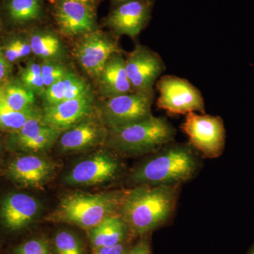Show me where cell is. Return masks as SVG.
<instances>
[{"instance_id": "27", "label": "cell", "mask_w": 254, "mask_h": 254, "mask_svg": "<svg viewBox=\"0 0 254 254\" xmlns=\"http://www.w3.org/2000/svg\"><path fill=\"white\" fill-rule=\"evenodd\" d=\"M56 254H82L83 250L79 240L73 234L68 231H61L54 239Z\"/></svg>"}, {"instance_id": "39", "label": "cell", "mask_w": 254, "mask_h": 254, "mask_svg": "<svg viewBox=\"0 0 254 254\" xmlns=\"http://www.w3.org/2000/svg\"><path fill=\"white\" fill-rule=\"evenodd\" d=\"M250 254H254V248L253 250H252V252H251Z\"/></svg>"}, {"instance_id": "2", "label": "cell", "mask_w": 254, "mask_h": 254, "mask_svg": "<svg viewBox=\"0 0 254 254\" xmlns=\"http://www.w3.org/2000/svg\"><path fill=\"white\" fill-rule=\"evenodd\" d=\"M190 145H167L136 167L129 180L136 186H180L193 178L198 161Z\"/></svg>"}, {"instance_id": "17", "label": "cell", "mask_w": 254, "mask_h": 254, "mask_svg": "<svg viewBox=\"0 0 254 254\" xmlns=\"http://www.w3.org/2000/svg\"><path fill=\"white\" fill-rule=\"evenodd\" d=\"M108 136V130L93 122L86 121L63 133L60 137L59 145L64 151H79L99 143Z\"/></svg>"}, {"instance_id": "12", "label": "cell", "mask_w": 254, "mask_h": 254, "mask_svg": "<svg viewBox=\"0 0 254 254\" xmlns=\"http://www.w3.org/2000/svg\"><path fill=\"white\" fill-rule=\"evenodd\" d=\"M120 168V164L115 157L100 152L76 164L65 177V182L76 186L99 185L115 180Z\"/></svg>"}, {"instance_id": "15", "label": "cell", "mask_w": 254, "mask_h": 254, "mask_svg": "<svg viewBox=\"0 0 254 254\" xmlns=\"http://www.w3.org/2000/svg\"><path fill=\"white\" fill-rule=\"evenodd\" d=\"M54 170L53 164L34 155H21L13 160L6 168L10 179L23 187L38 188Z\"/></svg>"}, {"instance_id": "31", "label": "cell", "mask_w": 254, "mask_h": 254, "mask_svg": "<svg viewBox=\"0 0 254 254\" xmlns=\"http://www.w3.org/2000/svg\"><path fill=\"white\" fill-rule=\"evenodd\" d=\"M11 64L5 58L2 47L0 46V84L7 83L11 73Z\"/></svg>"}, {"instance_id": "18", "label": "cell", "mask_w": 254, "mask_h": 254, "mask_svg": "<svg viewBox=\"0 0 254 254\" xmlns=\"http://www.w3.org/2000/svg\"><path fill=\"white\" fill-rule=\"evenodd\" d=\"M2 11L11 24L25 26L40 21L45 14L44 0H4Z\"/></svg>"}, {"instance_id": "32", "label": "cell", "mask_w": 254, "mask_h": 254, "mask_svg": "<svg viewBox=\"0 0 254 254\" xmlns=\"http://www.w3.org/2000/svg\"><path fill=\"white\" fill-rule=\"evenodd\" d=\"M3 52L6 59L9 63L12 64L16 63L18 60H21L19 53L16 46H15L14 41H9L4 47H2Z\"/></svg>"}, {"instance_id": "28", "label": "cell", "mask_w": 254, "mask_h": 254, "mask_svg": "<svg viewBox=\"0 0 254 254\" xmlns=\"http://www.w3.org/2000/svg\"><path fill=\"white\" fill-rule=\"evenodd\" d=\"M41 70L46 88L62 79L68 71L67 68L56 60H46L41 64Z\"/></svg>"}, {"instance_id": "25", "label": "cell", "mask_w": 254, "mask_h": 254, "mask_svg": "<svg viewBox=\"0 0 254 254\" xmlns=\"http://www.w3.org/2000/svg\"><path fill=\"white\" fill-rule=\"evenodd\" d=\"M62 131L53 127H47L44 131L29 141L25 142L18 148L26 151H41L50 148L61 134Z\"/></svg>"}, {"instance_id": "24", "label": "cell", "mask_w": 254, "mask_h": 254, "mask_svg": "<svg viewBox=\"0 0 254 254\" xmlns=\"http://www.w3.org/2000/svg\"><path fill=\"white\" fill-rule=\"evenodd\" d=\"M48 127L43 122L42 115L28 120L22 128L11 133L10 141L14 146L18 147L25 142L29 141L37 135L44 131Z\"/></svg>"}, {"instance_id": "23", "label": "cell", "mask_w": 254, "mask_h": 254, "mask_svg": "<svg viewBox=\"0 0 254 254\" xmlns=\"http://www.w3.org/2000/svg\"><path fill=\"white\" fill-rule=\"evenodd\" d=\"M20 81L36 95H43L46 91L41 64L34 62H30L21 69Z\"/></svg>"}, {"instance_id": "14", "label": "cell", "mask_w": 254, "mask_h": 254, "mask_svg": "<svg viewBox=\"0 0 254 254\" xmlns=\"http://www.w3.org/2000/svg\"><path fill=\"white\" fill-rule=\"evenodd\" d=\"M41 209V203L34 197L26 193H10L0 203V218L8 229L21 230L36 219Z\"/></svg>"}, {"instance_id": "19", "label": "cell", "mask_w": 254, "mask_h": 254, "mask_svg": "<svg viewBox=\"0 0 254 254\" xmlns=\"http://www.w3.org/2000/svg\"><path fill=\"white\" fill-rule=\"evenodd\" d=\"M128 227L119 214L105 219L101 223L93 227L90 232V239L93 250L113 247L123 242Z\"/></svg>"}, {"instance_id": "4", "label": "cell", "mask_w": 254, "mask_h": 254, "mask_svg": "<svg viewBox=\"0 0 254 254\" xmlns=\"http://www.w3.org/2000/svg\"><path fill=\"white\" fill-rule=\"evenodd\" d=\"M175 136L176 129L167 119L152 115L126 126L108 128L106 139L122 154L138 155L155 153L170 144Z\"/></svg>"}, {"instance_id": "33", "label": "cell", "mask_w": 254, "mask_h": 254, "mask_svg": "<svg viewBox=\"0 0 254 254\" xmlns=\"http://www.w3.org/2000/svg\"><path fill=\"white\" fill-rule=\"evenodd\" d=\"M13 41H14L15 46L17 48L21 59L26 58L32 53L31 47L29 42L23 41L21 39H14L13 40Z\"/></svg>"}, {"instance_id": "29", "label": "cell", "mask_w": 254, "mask_h": 254, "mask_svg": "<svg viewBox=\"0 0 254 254\" xmlns=\"http://www.w3.org/2000/svg\"><path fill=\"white\" fill-rule=\"evenodd\" d=\"M65 85L64 77L48 87L43 93L46 107L58 104L64 99Z\"/></svg>"}, {"instance_id": "7", "label": "cell", "mask_w": 254, "mask_h": 254, "mask_svg": "<svg viewBox=\"0 0 254 254\" xmlns=\"http://www.w3.org/2000/svg\"><path fill=\"white\" fill-rule=\"evenodd\" d=\"M154 92H131L107 98L100 109L103 125L108 128L126 126L153 115Z\"/></svg>"}, {"instance_id": "22", "label": "cell", "mask_w": 254, "mask_h": 254, "mask_svg": "<svg viewBox=\"0 0 254 254\" xmlns=\"http://www.w3.org/2000/svg\"><path fill=\"white\" fill-rule=\"evenodd\" d=\"M41 115L42 112L36 108L18 111L10 108L5 104L3 100L0 102V128L11 131V133L22 128L28 120Z\"/></svg>"}, {"instance_id": "36", "label": "cell", "mask_w": 254, "mask_h": 254, "mask_svg": "<svg viewBox=\"0 0 254 254\" xmlns=\"http://www.w3.org/2000/svg\"><path fill=\"white\" fill-rule=\"evenodd\" d=\"M69 1H78V2L84 3V4L91 5V6H95V5L98 4L99 0H69Z\"/></svg>"}, {"instance_id": "8", "label": "cell", "mask_w": 254, "mask_h": 254, "mask_svg": "<svg viewBox=\"0 0 254 254\" xmlns=\"http://www.w3.org/2000/svg\"><path fill=\"white\" fill-rule=\"evenodd\" d=\"M154 4L155 0H129L113 6L105 26L117 36L136 38L149 23Z\"/></svg>"}, {"instance_id": "30", "label": "cell", "mask_w": 254, "mask_h": 254, "mask_svg": "<svg viewBox=\"0 0 254 254\" xmlns=\"http://www.w3.org/2000/svg\"><path fill=\"white\" fill-rule=\"evenodd\" d=\"M16 254H51L46 241L41 239L28 240L19 246Z\"/></svg>"}, {"instance_id": "5", "label": "cell", "mask_w": 254, "mask_h": 254, "mask_svg": "<svg viewBox=\"0 0 254 254\" xmlns=\"http://www.w3.org/2000/svg\"><path fill=\"white\" fill-rule=\"evenodd\" d=\"M159 93L157 106L171 115L205 114L203 95L188 80L174 75L161 76L155 83Z\"/></svg>"}, {"instance_id": "26", "label": "cell", "mask_w": 254, "mask_h": 254, "mask_svg": "<svg viewBox=\"0 0 254 254\" xmlns=\"http://www.w3.org/2000/svg\"><path fill=\"white\" fill-rule=\"evenodd\" d=\"M64 81L65 85L64 101L75 99L91 93L88 83L75 73L68 71L64 76Z\"/></svg>"}, {"instance_id": "40", "label": "cell", "mask_w": 254, "mask_h": 254, "mask_svg": "<svg viewBox=\"0 0 254 254\" xmlns=\"http://www.w3.org/2000/svg\"><path fill=\"white\" fill-rule=\"evenodd\" d=\"M0 25H1V18H0Z\"/></svg>"}, {"instance_id": "9", "label": "cell", "mask_w": 254, "mask_h": 254, "mask_svg": "<svg viewBox=\"0 0 254 254\" xmlns=\"http://www.w3.org/2000/svg\"><path fill=\"white\" fill-rule=\"evenodd\" d=\"M125 64L133 92H154L153 86L165 69L158 53L148 47L137 45L125 59Z\"/></svg>"}, {"instance_id": "35", "label": "cell", "mask_w": 254, "mask_h": 254, "mask_svg": "<svg viewBox=\"0 0 254 254\" xmlns=\"http://www.w3.org/2000/svg\"><path fill=\"white\" fill-rule=\"evenodd\" d=\"M125 254H151L150 246L145 241L138 242L131 250H127Z\"/></svg>"}, {"instance_id": "34", "label": "cell", "mask_w": 254, "mask_h": 254, "mask_svg": "<svg viewBox=\"0 0 254 254\" xmlns=\"http://www.w3.org/2000/svg\"><path fill=\"white\" fill-rule=\"evenodd\" d=\"M127 251L126 246L122 242L113 247H103L97 251L95 254H125Z\"/></svg>"}, {"instance_id": "6", "label": "cell", "mask_w": 254, "mask_h": 254, "mask_svg": "<svg viewBox=\"0 0 254 254\" xmlns=\"http://www.w3.org/2000/svg\"><path fill=\"white\" fill-rule=\"evenodd\" d=\"M190 139V145L205 158H217L225 145V128L218 116L190 113L182 125Z\"/></svg>"}, {"instance_id": "11", "label": "cell", "mask_w": 254, "mask_h": 254, "mask_svg": "<svg viewBox=\"0 0 254 254\" xmlns=\"http://www.w3.org/2000/svg\"><path fill=\"white\" fill-rule=\"evenodd\" d=\"M53 14L60 33L83 36L97 27L95 6L69 0H53Z\"/></svg>"}, {"instance_id": "37", "label": "cell", "mask_w": 254, "mask_h": 254, "mask_svg": "<svg viewBox=\"0 0 254 254\" xmlns=\"http://www.w3.org/2000/svg\"><path fill=\"white\" fill-rule=\"evenodd\" d=\"M111 1L112 6H118V5L122 4V3L126 2L127 1H129V0H110Z\"/></svg>"}, {"instance_id": "21", "label": "cell", "mask_w": 254, "mask_h": 254, "mask_svg": "<svg viewBox=\"0 0 254 254\" xmlns=\"http://www.w3.org/2000/svg\"><path fill=\"white\" fill-rule=\"evenodd\" d=\"M32 53L46 60H56L62 54V43L52 32L36 31L30 37Z\"/></svg>"}, {"instance_id": "10", "label": "cell", "mask_w": 254, "mask_h": 254, "mask_svg": "<svg viewBox=\"0 0 254 254\" xmlns=\"http://www.w3.org/2000/svg\"><path fill=\"white\" fill-rule=\"evenodd\" d=\"M82 38L75 49L78 63L88 75L99 78L108 60L121 50L112 37L98 30Z\"/></svg>"}, {"instance_id": "16", "label": "cell", "mask_w": 254, "mask_h": 254, "mask_svg": "<svg viewBox=\"0 0 254 254\" xmlns=\"http://www.w3.org/2000/svg\"><path fill=\"white\" fill-rule=\"evenodd\" d=\"M98 78L100 91L107 98L133 92L121 53L110 58Z\"/></svg>"}, {"instance_id": "13", "label": "cell", "mask_w": 254, "mask_h": 254, "mask_svg": "<svg viewBox=\"0 0 254 254\" xmlns=\"http://www.w3.org/2000/svg\"><path fill=\"white\" fill-rule=\"evenodd\" d=\"M93 98L91 93L58 104L45 107L42 118L47 126L63 130L76 126L91 113Z\"/></svg>"}, {"instance_id": "3", "label": "cell", "mask_w": 254, "mask_h": 254, "mask_svg": "<svg viewBox=\"0 0 254 254\" xmlns=\"http://www.w3.org/2000/svg\"><path fill=\"white\" fill-rule=\"evenodd\" d=\"M127 190L99 193H75L66 195L48 214L50 221L71 224L91 230L105 219L119 214Z\"/></svg>"}, {"instance_id": "38", "label": "cell", "mask_w": 254, "mask_h": 254, "mask_svg": "<svg viewBox=\"0 0 254 254\" xmlns=\"http://www.w3.org/2000/svg\"><path fill=\"white\" fill-rule=\"evenodd\" d=\"M3 99V88L2 86H0V102Z\"/></svg>"}, {"instance_id": "20", "label": "cell", "mask_w": 254, "mask_h": 254, "mask_svg": "<svg viewBox=\"0 0 254 254\" xmlns=\"http://www.w3.org/2000/svg\"><path fill=\"white\" fill-rule=\"evenodd\" d=\"M2 88L3 101L11 109L24 111L36 108V94L21 81H8Z\"/></svg>"}, {"instance_id": "1", "label": "cell", "mask_w": 254, "mask_h": 254, "mask_svg": "<svg viewBox=\"0 0 254 254\" xmlns=\"http://www.w3.org/2000/svg\"><path fill=\"white\" fill-rule=\"evenodd\" d=\"M180 187L141 185L127 190L119 215L134 233L151 231L173 215Z\"/></svg>"}]
</instances>
